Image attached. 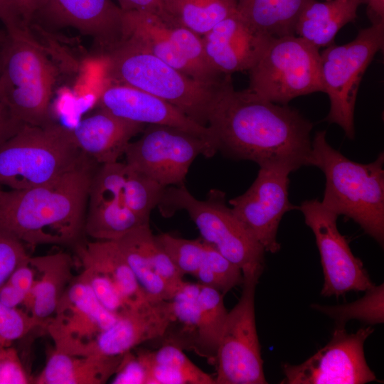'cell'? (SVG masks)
<instances>
[{"label":"cell","mask_w":384,"mask_h":384,"mask_svg":"<svg viewBox=\"0 0 384 384\" xmlns=\"http://www.w3.org/2000/svg\"><path fill=\"white\" fill-rule=\"evenodd\" d=\"M230 75L218 84L207 117L218 150L289 173L311 166L312 123L287 105L235 90Z\"/></svg>","instance_id":"1"},{"label":"cell","mask_w":384,"mask_h":384,"mask_svg":"<svg viewBox=\"0 0 384 384\" xmlns=\"http://www.w3.org/2000/svg\"><path fill=\"white\" fill-rule=\"evenodd\" d=\"M95 162L85 154L72 169L44 184L0 193V228L26 246L73 245L84 233Z\"/></svg>","instance_id":"2"},{"label":"cell","mask_w":384,"mask_h":384,"mask_svg":"<svg viewBox=\"0 0 384 384\" xmlns=\"http://www.w3.org/2000/svg\"><path fill=\"white\" fill-rule=\"evenodd\" d=\"M384 153L368 164L350 160L326 141V131L311 140V166L326 178L322 205L357 224L380 245L384 242Z\"/></svg>","instance_id":"3"},{"label":"cell","mask_w":384,"mask_h":384,"mask_svg":"<svg viewBox=\"0 0 384 384\" xmlns=\"http://www.w3.org/2000/svg\"><path fill=\"white\" fill-rule=\"evenodd\" d=\"M58 71L28 27L6 31L0 50V94L21 124L52 121L50 101Z\"/></svg>","instance_id":"4"},{"label":"cell","mask_w":384,"mask_h":384,"mask_svg":"<svg viewBox=\"0 0 384 384\" xmlns=\"http://www.w3.org/2000/svg\"><path fill=\"white\" fill-rule=\"evenodd\" d=\"M104 57L107 76L114 83L158 97L207 126L210 103L221 80L215 84L196 80L127 40Z\"/></svg>","instance_id":"5"},{"label":"cell","mask_w":384,"mask_h":384,"mask_svg":"<svg viewBox=\"0 0 384 384\" xmlns=\"http://www.w3.org/2000/svg\"><path fill=\"white\" fill-rule=\"evenodd\" d=\"M84 154L71 129L53 122L23 124L0 145V188L23 190L44 184L72 169Z\"/></svg>","instance_id":"6"},{"label":"cell","mask_w":384,"mask_h":384,"mask_svg":"<svg viewBox=\"0 0 384 384\" xmlns=\"http://www.w3.org/2000/svg\"><path fill=\"white\" fill-rule=\"evenodd\" d=\"M158 207L164 217L186 210L201 238L237 265L242 272L262 274L265 250L238 220L225 201V193L213 190L206 201L196 198L183 184L166 187Z\"/></svg>","instance_id":"7"},{"label":"cell","mask_w":384,"mask_h":384,"mask_svg":"<svg viewBox=\"0 0 384 384\" xmlns=\"http://www.w3.org/2000/svg\"><path fill=\"white\" fill-rule=\"evenodd\" d=\"M249 72L248 90L274 103L324 92L319 49L296 35L272 37Z\"/></svg>","instance_id":"8"},{"label":"cell","mask_w":384,"mask_h":384,"mask_svg":"<svg viewBox=\"0 0 384 384\" xmlns=\"http://www.w3.org/2000/svg\"><path fill=\"white\" fill-rule=\"evenodd\" d=\"M383 43L384 21L380 20L361 30L352 41L342 46L331 43L320 53L324 92L330 102L324 120L339 125L351 140L355 137L354 110L359 85Z\"/></svg>","instance_id":"9"},{"label":"cell","mask_w":384,"mask_h":384,"mask_svg":"<svg viewBox=\"0 0 384 384\" xmlns=\"http://www.w3.org/2000/svg\"><path fill=\"white\" fill-rule=\"evenodd\" d=\"M123 40L149 52L186 75L215 84L222 79L208 62L201 36L172 20L143 11H123Z\"/></svg>","instance_id":"10"},{"label":"cell","mask_w":384,"mask_h":384,"mask_svg":"<svg viewBox=\"0 0 384 384\" xmlns=\"http://www.w3.org/2000/svg\"><path fill=\"white\" fill-rule=\"evenodd\" d=\"M243 275L242 292L228 313L214 363L215 384L267 383L257 333L255 294L259 273Z\"/></svg>","instance_id":"11"},{"label":"cell","mask_w":384,"mask_h":384,"mask_svg":"<svg viewBox=\"0 0 384 384\" xmlns=\"http://www.w3.org/2000/svg\"><path fill=\"white\" fill-rule=\"evenodd\" d=\"M214 143L186 130L148 124L141 137L130 142L125 163L164 187L183 184L189 168L199 155L212 157Z\"/></svg>","instance_id":"12"},{"label":"cell","mask_w":384,"mask_h":384,"mask_svg":"<svg viewBox=\"0 0 384 384\" xmlns=\"http://www.w3.org/2000/svg\"><path fill=\"white\" fill-rule=\"evenodd\" d=\"M373 332L370 326L348 334L336 326L331 341L299 365L284 363L288 384H363L377 380L366 361L364 343Z\"/></svg>","instance_id":"13"},{"label":"cell","mask_w":384,"mask_h":384,"mask_svg":"<svg viewBox=\"0 0 384 384\" xmlns=\"http://www.w3.org/2000/svg\"><path fill=\"white\" fill-rule=\"evenodd\" d=\"M298 209L314 234L321 256L324 278L321 294L338 297L372 287L374 284L362 262L353 255L346 238L338 230V215L317 199L303 201Z\"/></svg>","instance_id":"14"},{"label":"cell","mask_w":384,"mask_h":384,"mask_svg":"<svg viewBox=\"0 0 384 384\" xmlns=\"http://www.w3.org/2000/svg\"><path fill=\"white\" fill-rule=\"evenodd\" d=\"M119 316L106 309L90 286L77 275L61 297L44 330L53 340L55 350L80 355Z\"/></svg>","instance_id":"15"},{"label":"cell","mask_w":384,"mask_h":384,"mask_svg":"<svg viewBox=\"0 0 384 384\" xmlns=\"http://www.w3.org/2000/svg\"><path fill=\"white\" fill-rule=\"evenodd\" d=\"M289 174L260 168L250 188L228 201L235 215L265 251L271 253L280 250L277 233L282 218L299 208L289 201Z\"/></svg>","instance_id":"16"},{"label":"cell","mask_w":384,"mask_h":384,"mask_svg":"<svg viewBox=\"0 0 384 384\" xmlns=\"http://www.w3.org/2000/svg\"><path fill=\"white\" fill-rule=\"evenodd\" d=\"M174 319L171 300L148 299L120 314L80 356L123 355L142 343L164 336Z\"/></svg>","instance_id":"17"},{"label":"cell","mask_w":384,"mask_h":384,"mask_svg":"<svg viewBox=\"0 0 384 384\" xmlns=\"http://www.w3.org/2000/svg\"><path fill=\"white\" fill-rule=\"evenodd\" d=\"M100 108L121 118L143 124L179 128L216 144L211 129L194 121L169 102L137 88L113 83L105 87L98 100Z\"/></svg>","instance_id":"18"},{"label":"cell","mask_w":384,"mask_h":384,"mask_svg":"<svg viewBox=\"0 0 384 384\" xmlns=\"http://www.w3.org/2000/svg\"><path fill=\"white\" fill-rule=\"evenodd\" d=\"M271 38L255 30L238 11L201 36L208 62L221 75L249 71Z\"/></svg>","instance_id":"19"},{"label":"cell","mask_w":384,"mask_h":384,"mask_svg":"<svg viewBox=\"0 0 384 384\" xmlns=\"http://www.w3.org/2000/svg\"><path fill=\"white\" fill-rule=\"evenodd\" d=\"M59 26L92 37L103 55L123 40V11L111 0H46L38 11Z\"/></svg>","instance_id":"20"},{"label":"cell","mask_w":384,"mask_h":384,"mask_svg":"<svg viewBox=\"0 0 384 384\" xmlns=\"http://www.w3.org/2000/svg\"><path fill=\"white\" fill-rule=\"evenodd\" d=\"M146 125L132 122L100 108L71 129L79 149L100 164L118 161L130 140Z\"/></svg>","instance_id":"21"},{"label":"cell","mask_w":384,"mask_h":384,"mask_svg":"<svg viewBox=\"0 0 384 384\" xmlns=\"http://www.w3.org/2000/svg\"><path fill=\"white\" fill-rule=\"evenodd\" d=\"M36 270L34 284L22 308L38 328L44 330L58 302L74 278L73 262L65 252L31 257Z\"/></svg>","instance_id":"22"},{"label":"cell","mask_w":384,"mask_h":384,"mask_svg":"<svg viewBox=\"0 0 384 384\" xmlns=\"http://www.w3.org/2000/svg\"><path fill=\"white\" fill-rule=\"evenodd\" d=\"M122 355L79 356L53 348L46 365L34 377L35 384H103L115 373Z\"/></svg>","instance_id":"23"},{"label":"cell","mask_w":384,"mask_h":384,"mask_svg":"<svg viewBox=\"0 0 384 384\" xmlns=\"http://www.w3.org/2000/svg\"><path fill=\"white\" fill-rule=\"evenodd\" d=\"M76 252L81 267L90 268L110 279L129 307L151 299L139 285L114 241L78 243Z\"/></svg>","instance_id":"24"},{"label":"cell","mask_w":384,"mask_h":384,"mask_svg":"<svg viewBox=\"0 0 384 384\" xmlns=\"http://www.w3.org/2000/svg\"><path fill=\"white\" fill-rule=\"evenodd\" d=\"M363 0H327L309 1L302 11L295 35L318 49L333 43L339 30L356 18Z\"/></svg>","instance_id":"25"},{"label":"cell","mask_w":384,"mask_h":384,"mask_svg":"<svg viewBox=\"0 0 384 384\" xmlns=\"http://www.w3.org/2000/svg\"><path fill=\"white\" fill-rule=\"evenodd\" d=\"M114 242L146 295L154 299L171 300L172 294L156 272L158 242L149 225L137 228Z\"/></svg>","instance_id":"26"},{"label":"cell","mask_w":384,"mask_h":384,"mask_svg":"<svg viewBox=\"0 0 384 384\" xmlns=\"http://www.w3.org/2000/svg\"><path fill=\"white\" fill-rule=\"evenodd\" d=\"M147 372V384H215L180 346L167 343L156 351H136Z\"/></svg>","instance_id":"27"},{"label":"cell","mask_w":384,"mask_h":384,"mask_svg":"<svg viewBox=\"0 0 384 384\" xmlns=\"http://www.w3.org/2000/svg\"><path fill=\"white\" fill-rule=\"evenodd\" d=\"M84 233L94 240L114 241L129 231L149 225L122 199L89 195Z\"/></svg>","instance_id":"28"},{"label":"cell","mask_w":384,"mask_h":384,"mask_svg":"<svg viewBox=\"0 0 384 384\" xmlns=\"http://www.w3.org/2000/svg\"><path fill=\"white\" fill-rule=\"evenodd\" d=\"M311 0H235L237 11L257 31L269 37L295 35L298 18Z\"/></svg>","instance_id":"29"},{"label":"cell","mask_w":384,"mask_h":384,"mask_svg":"<svg viewBox=\"0 0 384 384\" xmlns=\"http://www.w3.org/2000/svg\"><path fill=\"white\" fill-rule=\"evenodd\" d=\"M219 291L200 284L198 297V321L194 351L214 363L220 334L228 311Z\"/></svg>","instance_id":"30"},{"label":"cell","mask_w":384,"mask_h":384,"mask_svg":"<svg viewBox=\"0 0 384 384\" xmlns=\"http://www.w3.org/2000/svg\"><path fill=\"white\" fill-rule=\"evenodd\" d=\"M171 19L202 36L237 11L235 0H164Z\"/></svg>","instance_id":"31"},{"label":"cell","mask_w":384,"mask_h":384,"mask_svg":"<svg viewBox=\"0 0 384 384\" xmlns=\"http://www.w3.org/2000/svg\"><path fill=\"white\" fill-rule=\"evenodd\" d=\"M366 292L363 297L350 304L334 306L314 304L313 307L335 319L336 326H344L351 319H358L369 324L383 323V284L373 285Z\"/></svg>","instance_id":"32"},{"label":"cell","mask_w":384,"mask_h":384,"mask_svg":"<svg viewBox=\"0 0 384 384\" xmlns=\"http://www.w3.org/2000/svg\"><path fill=\"white\" fill-rule=\"evenodd\" d=\"M123 189L126 206L146 221L158 206L166 187L135 170L125 163Z\"/></svg>","instance_id":"33"},{"label":"cell","mask_w":384,"mask_h":384,"mask_svg":"<svg viewBox=\"0 0 384 384\" xmlns=\"http://www.w3.org/2000/svg\"><path fill=\"white\" fill-rule=\"evenodd\" d=\"M193 276L198 283L213 288L223 295L243 282L242 270L208 243L202 262Z\"/></svg>","instance_id":"34"},{"label":"cell","mask_w":384,"mask_h":384,"mask_svg":"<svg viewBox=\"0 0 384 384\" xmlns=\"http://www.w3.org/2000/svg\"><path fill=\"white\" fill-rule=\"evenodd\" d=\"M155 238L181 274L193 276L203 259L206 242L202 238L188 240L169 233Z\"/></svg>","instance_id":"35"},{"label":"cell","mask_w":384,"mask_h":384,"mask_svg":"<svg viewBox=\"0 0 384 384\" xmlns=\"http://www.w3.org/2000/svg\"><path fill=\"white\" fill-rule=\"evenodd\" d=\"M199 290V283L184 282L171 299L175 318L173 323L181 325L179 334L183 336L180 341H188V346L192 348L198 321Z\"/></svg>","instance_id":"36"},{"label":"cell","mask_w":384,"mask_h":384,"mask_svg":"<svg viewBox=\"0 0 384 384\" xmlns=\"http://www.w3.org/2000/svg\"><path fill=\"white\" fill-rule=\"evenodd\" d=\"M36 270L29 256L0 287V301L13 308H22L34 284Z\"/></svg>","instance_id":"37"},{"label":"cell","mask_w":384,"mask_h":384,"mask_svg":"<svg viewBox=\"0 0 384 384\" xmlns=\"http://www.w3.org/2000/svg\"><path fill=\"white\" fill-rule=\"evenodd\" d=\"M37 328L23 309L8 306L0 301V346H10Z\"/></svg>","instance_id":"38"},{"label":"cell","mask_w":384,"mask_h":384,"mask_svg":"<svg viewBox=\"0 0 384 384\" xmlns=\"http://www.w3.org/2000/svg\"><path fill=\"white\" fill-rule=\"evenodd\" d=\"M78 276L90 286L100 303L110 312L119 315L129 308L113 283L100 273L82 267Z\"/></svg>","instance_id":"39"},{"label":"cell","mask_w":384,"mask_h":384,"mask_svg":"<svg viewBox=\"0 0 384 384\" xmlns=\"http://www.w3.org/2000/svg\"><path fill=\"white\" fill-rule=\"evenodd\" d=\"M29 256L24 243L0 228V287Z\"/></svg>","instance_id":"40"},{"label":"cell","mask_w":384,"mask_h":384,"mask_svg":"<svg viewBox=\"0 0 384 384\" xmlns=\"http://www.w3.org/2000/svg\"><path fill=\"white\" fill-rule=\"evenodd\" d=\"M112 384H147V372L134 349L122 355L119 365L112 377Z\"/></svg>","instance_id":"41"},{"label":"cell","mask_w":384,"mask_h":384,"mask_svg":"<svg viewBox=\"0 0 384 384\" xmlns=\"http://www.w3.org/2000/svg\"><path fill=\"white\" fill-rule=\"evenodd\" d=\"M123 11H143L169 19L165 9L164 0H117Z\"/></svg>","instance_id":"42"},{"label":"cell","mask_w":384,"mask_h":384,"mask_svg":"<svg viewBox=\"0 0 384 384\" xmlns=\"http://www.w3.org/2000/svg\"><path fill=\"white\" fill-rule=\"evenodd\" d=\"M0 20L4 23L6 31L29 27L15 0H0Z\"/></svg>","instance_id":"43"},{"label":"cell","mask_w":384,"mask_h":384,"mask_svg":"<svg viewBox=\"0 0 384 384\" xmlns=\"http://www.w3.org/2000/svg\"><path fill=\"white\" fill-rule=\"evenodd\" d=\"M22 125L13 117L0 94V145L14 134Z\"/></svg>","instance_id":"44"},{"label":"cell","mask_w":384,"mask_h":384,"mask_svg":"<svg viewBox=\"0 0 384 384\" xmlns=\"http://www.w3.org/2000/svg\"><path fill=\"white\" fill-rule=\"evenodd\" d=\"M26 23L29 26L33 16L40 11L46 0H15Z\"/></svg>","instance_id":"45"},{"label":"cell","mask_w":384,"mask_h":384,"mask_svg":"<svg viewBox=\"0 0 384 384\" xmlns=\"http://www.w3.org/2000/svg\"><path fill=\"white\" fill-rule=\"evenodd\" d=\"M368 4V9L371 14L372 22L383 20L384 0H363Z\"/></svg>","instance_id":"46"},{"label":"cell","mask_w":384,"mask_h":384,"mask_svg":"<svg viewBox=\"0 0 384 384\" xmlns=\"http://www.w3.org/2000/svg\"><path fill=\"white\" fill-rule=\"evenodd\" d=\"M10 346H0V384H3L5 364L11 350Z\"/></svg>","instance_id":"47"},{"label":"cell","mask_w":384,"mask_h":384,"mask_svg":"<svg viewBox=\"0 0 384 384\" xmlns=\"http://www.w3.org/2000/svg\"><path fill=\"white\" fill-rule=\"evenodd\" d=\"M5 36H6V34H3L1 32H0V50L4 43Z\"/></svg>","instance_id":"48"},{"label":"cell","mask_w":384,"mask_h":384,"mask_svg":"<svg viewBox=\"0 0 384 384\" xmlns=\"http://www.w3.org/2000/svg\"><path fill=\"white\" fill-rule=\"evenodd\" d=\"M1 189H2V188H0V193H1Z\"/></svg>","instance_id":"49"}]
</instances>
